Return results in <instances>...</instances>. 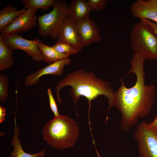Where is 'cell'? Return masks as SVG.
<instances>
[{
    "instance_id": "6da1fadb",
    "label": "cell",
    "mask_w": 157,
    "mask_h": 157,
    "mask_svg": "<svg viewBox=\"0 0 157 157\" xmlns=\"http://www.w3.org/2000/svg\"><path fill=\"white\" fill-rule=\"evenodd\" d=\"M145 57L134 53L130 62L131 69L126 75L132 73L136 77L135 84L127 88L122 80L120 87L114 92L113 106L122 116L121 126L125 132L130 130L139 119L150 114L154 102L156 88L154 85H146L144 63Z\"/></svg>"
},
{
    "instance_id": "7a4b0ae2",
    "label": "cell",
    "mask_w": 157,
    "mask_h": 157,
    "mask_svg": "<svg viewBox=\"0 0 157 157\" xmlns=\"http://www.w3.org/2000/svg\"><path fill=\"white\" fill-rule=\"evenodd\" d=\"M67 86L71 87L69 95L75 105H77L81 96L84 97L88 100L89 124L91 101L99 96L104 95L108 99L109 105L108 117L109 110L113 106L114 94L109 81H103L97 77L94 73L86 72L83 69L73 72L66 76L55 87L56 99L59 103H62L60 96V90L64 87Z\"/></svg>"
},
{
    "instance_id": "3957f363",
    "label": "cell",
    "mask_w": 157,
    "mask_h": 157,
    "mask_svg": "<svg viewBox=\"0 0 157 157\" xmlns=\"http://www.w3.org/2000/svg\"><path fill=\"white\" fill-rule=\"evenodd\" d=\"M44 140L49 145L59 149L69 148L75 143L79 133L76 121L67 115L54 116L43 126Z\"/></svg>"
},
{
    "instance_id": "277c9868",
    "label": "cell",
    "mask_w": 157,
    "mask_h": 157,
    "mask_svg": "<svg viewBox=\"0 0 157 157\" xmlns=\"http://www.w3.org/2000/svg\"><path fill=\"white\" fill-rule=\"evenodd\" d=\"M130 40L134 53H140L146 59L157 60V35L149 26L140 21L135 24Z\"/></svg>"
},
{
    "instance_id": "5b68a950",
    "label": "cell",
    "mask_w": 157,
    "mask_h": 157,
    "mask_svg": "<svg viewBox=\"0 0 157 157\" xmlns=\"http://www.w3.org/2000/svg\"><path fill=\"white\" fill-rule=\"evenodd\" d=\"M68 6L62 0H57L50 12L38 17V33L42 36L58 39L59 31L67 15Z\"/></svg>"
},
{
    "instance_id": "8992f818",
    "label": "cell",
    "mask_w": 157,
    "mask_h": 157,
    "mask_svg": "<svg viewBox=\"0 0 157 157\" xmlns=\"http://www.w3.org/2000/svg\"><path fill=\"white\" fill-rule=\"evenodd\" d=\"M134 138L140 157H157V129L147 122H141L136 126Z\"/></svg>"
},
{
    "instance_id": "52a82bcc",
    "label": "cell",
    "mask_w": 157,
    "mask_h": 157,
    "mask_svg": "<svg viewBox=\"0 0 157 157\" xmlns=\"http://www.w3.org/2000/svg\"><path fill=\"white\" fill-rule=\"evenodd\" d=\"M1 37L6 45L12 50H23L33 60L37 62L43 60L41 53L33 40L26 39L23 38L22 35L16 33Z\"/></svg>"
},
{
    "instance_id": "ba28073f",
    "label": "cell",
    "mask_w": 157,
    "mask_h": 157,
    "mask_svg": "<svg viewBox=\"0 0 157 157\" xmlns=\"http://www.w3.org/2000/svg\"><path fill=\"white\" fill-rule=\"evenodd\" d=\"M37 9H26L11 24L0 31L1 36L12 33L27 32L37 25Z\"/></svg>"
},
{
    "instance_id": "9c48e42d",
    "label": "cell",
    "mask_w": 157,
    "mask_h": 157,
    "mask_svg": "<svg viewBox=\"0 0 157 157\" xmlns=\"http://www.w3.org/2000/svg\"><path fill=\"white\" fill-rule=\"evenodd\" d=\"M78 32L83 47L100 41L101 38L95 22L89 15L76 23Z\"/></svg>"
},
{
    "instance_id": "30bf717a",
    "label": "cell",
    "mask_w": 157,
    "mask_h": 157,
    "mask_svg": "<svg viewBox=\"0 0 157 157\" xmlns=\"http://www.w3.org/2000/svg\"><path fill=\"white\" fill-rule=\"evenodd\" d=\"M71 62L70 58H67L58 61L40 69L35 73L30 74L25 78L24 83L26 87L37 84L42 76L48 74L61 76L63 74L65 66Z\"/></svg>"
},
{
    "instance_id": "8fae6325",
    "label": "cell",
    "mask_w": 157,
    "mask_h": 157,
    "mask_svg": "<svg viewBox=\"0 0 157 157\" xmlns=\"http://www.w3.org/2000/svg\"><path fill=\"white\" fill-rule=\"evenodd\" d=\"M130 11L135 18L151 20L157 24V0H137L131 5Z\"/></svg>"
},
{
    "instance_id": "7c38bea8",
    "label": "cell",
    "mask_w": 157,
    "mask_h": 157,
    "mask_svg": "<svg viewBox=\"0 0 157 157\" xmlns=\"http://www.w3.org/2000/svg\"><path fill=\"white\" fill-rule=\"evenodd\" d=\"M58 40L70 44L79 51L83 48L78 32L76 23L67 16L60 29Z\"/></svg>"
},
{
    "instance_id": "4fadbf2b",
    "label": "cell",
    "mask_w": 157,
    "mask_h": 157,
    "mask_svg": "<svg viewBox=\"0 0 157 157\" xmlns=\"http://www.w3.org/2000/svg\"><path fill=\"white\" fill-rule=\"evenodd\" d=\"M91 11L88 1L73 0L68 6L67 17L76 23L89 15Z\"/></svg>"
},
{
    "instance_id": "5bb4252c",
    "label": "cell",
    "mask_w": 157,
    "mask_h": 157,
    "mask_svg": "<svg viewBox=\"0 0 157 157\" xmlns=\"http://www.w3.org/2000/svg\"><path fill=\"white\" fill-rule=\"evenodd\" d=\"M42 54L43 60L48 65L52 64L60 60L68 58L69 55L59 53L52 46L44 44L39 38L33 40Z\"/></svg>"
},
{
    "instance_id": "9a60e30c",
    "label": "cell",
    "mask_w": 157,
    "mask_h": 157,
    "mask_svg": "<svg viewBox=\"0 0 157 157\" xmlns=\"http://www.w3.org/2000/svg\"><path fill=\"white\" fill-rule=\"evenodd\" d=\"M19 133V130L17 125L15 118V128L13 131L14 135L12 139L11 144V146L14 147V149L10 152L11 157H44L45 156L44 149L34 154H30L25 152L22 148L18 137Z\"/></svg>"
},
{
    "instance_id": "2e32d148",
    "label": "cell",
    "mask_w": 157,
    "mask_h": 157,
    "mask_svg": "<svg viewBox=\"0 0 157 157\" xmlns=\"http://www.w3.org/2000/svg\"><path fill=\"white\" fill-rule=\"evenodd\" d=\"M24 8L17 10L12 4L5 6L0 11V32L12 22L18 16L26 10Z\"/></svg>"
},
{
    "instance_id": "e0dca14e",
    "label": "cell",
    "mask_w": 157,
    "mask_h": 157,
    "mask_svg": "<svg viewBox=\"0 0 157 157\" xmlns=\"http://www.w3.org/2000/svg\"><path fill=\"white\" fill-rule=\"evenodd\" d=\"M14 52L5 44L0 36V71L11 68L14 63Z\"/></svg>"
},
{
    "instance_id": "ac0fdd59",
    "label": "cell",
    "mask_w": 157,
    "mask_h": 157,
    "mask_svg": "<svg viewBox=\"0 0 157 157\" xmlns=\"http://www.w3.org/2000/svg\"><path fill=\"white\" fill-rule=\"evenodd\" d=\"M55 0H22V4L26 9H40L47 11L53 6Z\"/></svg>"
},
{
    "instance_id": "d6986e66",
    "label": "cell",
    "mask_w": 157,
    "mask_h": 157,
    "mask_svg": "<svg viewBox=\"0 0 157 157\" xmlns=\"http://www.w3.org/2000/svg\"><path fill=\"white\" fill-rule=\"evenodd\" d=\"M52 47L59 53L69 55L76 53L79 51L70 44L58 40Z\"/></svg>"
},
{
    "instance_id": "ffe728a7",
    "label": "cell",
    "mask_w": 157,
    "mask_h": 157,
    "mask_svg": "<svg viewBox=\"0 0 157 157\" xmlns=\"http://www.w3.org/2000/svg\"><path fill=\"white\" fill-rule=\"evenodd\" d=\"M9 80L6 75L0 74V101L4 103L8 98L9 93L8 89Z\"/></svg>"
},
{
    "instance_id": "44dd1931",
    "label": "cell",
    "mask_w": 157,
    "mask_h": 157,
    "mask_svg": "<svg viewBox=\"0 0 157 157\" xmlns=\"http://www.w3.org/2000/svg\"><path fill=\"white\" fill-rule=\"evenodd\" d=\"M107 2L106 0H89L88 6L91 11H101L106 7Z\"/></svg>"
},
{
    "instance_id": "7402d4cb",
    "label": "cell",
    "mask_w": 157,
    "mask_h": 157,
    "mask_svg": "<svg viewBox=\"0 0 157 157\" xmlns=\"http://www.w3.org/2000/svg\"><path fill=\"white\" fill-rule=\"evenodd\" d=\"M47 93L49 98V106L51 109L53 113L54 116L59 115L57 106L53 97L51 88L47 90Z\"/></svg>"
},
{
    "instance_id": "603a6c76",
    "label": "cell",
    "mask_w": 157,
    "mask_h": 157,
    "mask_svg": "<svg viewBox=\"0 0 157 157\" xmlns=\"http://www.w3.org/2000/svg\"><path fill=\"white\" fill-rule=\"evenodd\" d=\"M140 20L141 22L149 26L154 31L157 35V24L151 20L147 19H140Z\"/></svg>"
},
{
    "instance_id": "cb8c5ba5",
    "label": "cell",
    "mask_w": 157,
    "mask_h": 157,
    "mask_svg": "<svg viewBox=\"0 0 157 157\" xmlns=\"http://www.w3.org/2000/svg\"><path fill=\"white\" fill-rule=\"evenodd\" d=\"M6 115V108L0 106V123H2L5 120Z\"/></svg>"
},
{
    "instance_id": "d4e9b609",
    "label": "cell",
    "mask_w": 157,
    "mask_h": 157,
    "mask_svg": "<svg viewBox=\"0 0 157 157\" xmlns=\"http://www.w3.org/2000/svg\"><path fill=\"white\" fill-rule=\"evenodd\" d=\"M149 124L151 127L157 129V116L155 117L152 122L149 123Z\"/></svg>"
}]
</instances>
